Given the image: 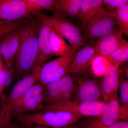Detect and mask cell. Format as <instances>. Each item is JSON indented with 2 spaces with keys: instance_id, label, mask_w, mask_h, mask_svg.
Returning a JSON list of instances; mask_svg holds the SVG:
<instances>
[{
  "instance_id": "1",
  "label": "cell",
  "mask_w": 128,
  "mask_h": 128,
  "mask_svg": "<svg viewBox=\"0 0 128 128\" xmlns=\"http://www.w3.org/2000/svg\"><path fill=\"white\" fill-rule=\"evenodd\" d=\"M36 17L37 19L27 22L22 26L19 48L14 60L16 71L24 76L32 73L36 66L38 37L41 21Z\"/></svg>"
},
{
  "instance_id": "2",
  "label": "cell",
  "mask_w": 128,
  "mask_h": 128,
  "mask_svg": "<svg viewBox=\"0 0 128 128\" xmlns=\"http://www.w3.org/2000/svg\"><path fill=\"white\" fill-rule=\"evenodd\" d=\"M14 117L26 128H31L35 125L63 128L73 125L82 117L76 114L62 111L14 114Z\"/></svg>"
},
{
  "instance_id": "3",
  "label": "cell",
  "mask_w": 128,
  "mask_h": 128,
  "mask_svg": "<svg viewBox=\"0 0 128 128\" xmlns=\"http://www.w3.org/2000/svg\"><path fill=\"white\" fill-rule=\"evenodd\" d=\"M41 66H36L32 73L24 76L14 86L10 94L2 101L0 109V128H5L14 118L13 107L15 102L29 88L38 81Z\"/></svg>"
},
{
  "instance_id": "4",
  "label": "cell",
  "mask_w": 128,
  "mask_h": 128,
  "mask_svg": "<svg viewBox=\"0 0 128 128\" xmlns=\"http://www.w3.org/2000/svg\"><path fill=\"white\" fill-rule=\"evenodd\" d=\"M34 16L46 21L50 26L67 40L70 46L73 49L79 50L84 44V39L80 28L66 19L62 14L54 13L52 16H48L40 12Z\"/></svg>"
},
{
  "instance_id": "5",
  "label": "cell",
  "mask_w": 128,
  "mask_h": 128,
  "mask_svg": "<svg viewBox=\"0 0 128 128\" xmlns=\"http://www.w3.org/2000/svg\"><path fill=\"white\" fill-rule=\"evenodd\" d=\"M106 102L101 101L80 102L77 100L63 101L58 103L44 105L41 112L62 111L80 114L82 117H98L102 113Z\"/></svg>"
},
{
  "instance_id": "6",
  "label": "cell",
  "mask_w": 128,
  "mask_h": 128,
  "mask_svg": "<svg viewBox=\"0 0 128 128\" xmlns=\"http://www.w3.org/2000/svg\"><path fill=\"white\" fill-rule=\"evenodd\" d=\"M44 99V85L39 82L29 88L17 100L13 113H36L42 111Z\"/></svg>"
},
{
  "instance_id": "7",
  "label": "cell",
  "mask_w": 128,
  "mask_h": 128,
  "mask_svg": "<svg viewBox=\"0 0 128 128\" xmlns=\"http://www.w3.org/2000/svg\"><path fill=\"white\" fill-rule=\"evenodd\" d=\"M116 25L113 12L102 7L86 25V35L91 39H99L113 32Z\"/></svg>"
},
{
  "instance_id": "8",
  "label": "cell",
  "mask_w": 128,
  "mask_h": 128,
  "mask_svg": "<svg viewBox=\"0 0 128 128\" xmlns=\"http://www.w3.org/2000/svg\"><path fill=\"white\" fill-rule=\"evenodd\" d=\"M22 26L10 32L0 39V52L4 59L5 67L7 68L14 67Z\"/></svg>"
},
{
  "instance_id": "9",
  "label": "cell",
  "mask_w": 128,
  "mask_h": 128,
  "mask_svg": "<svg viewBox=\"0 0 128 128\" xmlns=\"http://www.w3.org/2000/svg\"><path fill=\"white\" fill-rule=\"evenodd\" d=\"M30 16L24 0H0V20L26 19Z\"/></svg>"
},
{
  "instance_id": "10",
  "label": "cell",
  "mask_w": 128,
  "mask_h": 128,
  "mask_svg": "<svg viewBox=\"0 0 128 128\" xmlns=\"http://www.w3.org/2000/svg\"><path fill=\"white\" fill-rule=\"evenodd\" d=\"M75 92L76 100L80 102L100 101L102 98L100 83L93 78H79Z\"/></svg>"
},
{
  "instance_id": "11",
  "label": "cell",
  "mask_w": 128,
  "mask_h": 128,
  "mask_svg": "<svg viewBox=\"0 0 128 128\" xmlns=\"http://www.w3.org/2000/svg\"><path fill=\"white\" fill-rule=\"evenodd\" d=\"M106 103L100 115L91 122L86 127L98 128L101 126H108L121 120V105L118 94L114 95Z\"/></svg>"
},
{
  "instance_id": "12",
  "label": "cell",
  "mask_w": 128,
  "mask_h": 128,
  "mask_svg": "<svg viewBox=\"0 0 128 128\" xmlns=\"http://www.w3.org/2000/svg\"><path fill=\"white\" fill-rule=\"evenodd\" d=\"M97 55L94 46L87 44L83 46L76 53L69 73L83 74Z\"/></svg>"
},
{
  "instance_id": "13",
  "label": "cell",
  "mask_w": 128,
  "mask_h": 128,
  "mask_svg": "<svg viewBox=\"0 0 128 128\" xmlns=\"http://www.w3.org/2000/svg\"><path fill=\"white\" fill-rule=\"evenodd\" d=\"M123 34L119 28L111 33L99 38L95 44V50L97 55L108 58L124 41Z\"/></svg>"
},
{
  "instance_id": "14",
  "label": "cell",
  "mask_w": 128,
  "mask_h": 128,
  "mask_svg": "<svg viewBox=\"0 0 128 128\" xmlns=\"http://www.w3.org/2000/svg\"><path fill=\"white\" fill-rule=\"evenodd\" d=\"M120 73L119 66L111 64L104 76L100 83L104 102H107L110 98L118 94Z\"/></svg>"
},
{
  "instance_id": "15",
  "label": "cell",
  "mask_w": 128,
  "mask_h": 128,
  "mask_svg": "<svg viewBox=\"0 0 128 128\" xmlns=\"http://www.w3.org/2000/svg\"><path fill=\"white\" fill-rule=\"evenodd\" d=\"M39 18L41 23L38 37V52L36 66L41 67L53 56L49 42L50 26L46 21Z\"/></svg>"
},
{
  "instance_id": "16",
  "label": "cell",
  "mask_w": 128,
  "mask_h": 128,
  "mask_svg": "<svg viewBox=\"0 0 128 128\" xmlns=\"http://www.w3.org/2000/svg\"><path fill=\"white\" fill-rule=\"evenodd\" d=\"M49 42L53 56L58 57L66 56L73 50L66 43L62 35L50 26Z\"/></svg>"
},
{
  "instance_id": "17",
  "label": "cell",
  "mask_w": 128,
  "mask_h": 128,
  "mask_svg": "<svg viewBox=\"0 0 128 128\" xmlns=\"http://www.w3.org/2000/svg\"><path fill=\"white\" fill-rule=\"evenodd\" d=\"M102 0H83L81 8L76 17L82 26H86L98 10L103 7Z\"/></svg>"
},
{
  "instance_id": "18",
  "label": "cell",
  "mask_w": 128,
  "mask_h": 128,
  "mask_svg": "<svg viewBox=\"0 0 128 128\" xmlns=\"http://www.w3.org/2000/svg\"><path fill=\"white\" fill-rule=\"evenodd\" d=\"M83 0H55L57 12L69 18L76 17L81 8Z\"/></svg>"
},
{
  "instance_id": "19",
  "label": "cell",
  "mask_w": 128,
  "mask_h": 128,
  "mask_svg": "<svg viewBox=\"0 0 128 128\" xmlns=\"http://www.w3.org/2000/svg\"><path fill=\"white\" fill-rule=\"evenodd\" d=\"M77 52V50L73 49L69 55L58 57L55 59L45 63L40 68L38 81L55 71L63 64L74 57Z\"/></svg>"
},
{
  "instance_id": "20",
  "label": "cell",
  "mask_w": 128,
  "mask_h": 128,
  "mask_svg": "<svg viewBox=\"0 0 128 128\" xmlns=\"http://www.w3.org/2000/svg\"><path fill=\"white\" fill-rule=\"evenodd\" d=\"M44 85V105H51L61 102L60 79Z\"/></svg>"
},
{
  "instance_id": "21",
  "label": "cell",
  "mask_w": 128,
  "mask_h": 128,
  "mask_svg": "<svg viewBox=\"0 0 128 128\" xmlns=\"http://www.w3.org/2000/svg\"><path fill=\"white\" fill-rule=\"evenodd\" d=\"M60 89L61 102L71 100L72 96L75 93L76 86L70 73L67 72L60 78Z\"/></svg>"
},
{
  "instance_id": "22",
  "label": "cell",
  "mask_w": 128,
  "mask_h": 128,
  "mask_svg": "<svg viewBox=\"0 0 128 128\" xmlns=\"http://www.w3.org/2000/svg\"><path fill=\"white\" fill-rule=\"evenodd\" d=\"M119 88L120 89L121 116L124 120L128 118V81L122 72L119 76Z\"/></svg>"
},
{
  "instance_id": "23",
  "label": "cell",
  "mask_w": 128,
  "mask_h": 128,
  "mask_svg": "<svg viewBox=\"0 0 128 128\" xmlns=\"http://www.w3.org/2000/svg\"><path fill=\"white\" fill-rule=\"evenodd\" d=\"M31 15L35 16L42 10H51L56 13L55 0H24Z\"/></svg>"
},
{
  "instance_id": "24",
  "label": "cell",
  "mask_w": 128,
  "mask_h": 128,
  "mask_svg": "<svg viewBox=\"0 0 128 128\" xmlns=\"http://www.w3.org/2000/svg\"><path fill=\"white\" fill-rule=\"evenodd\" d=\"M116 25L122 34L128 36V4L117 9L113 12Z\"/></svg>"
},
{
  "instance_id": "25",
  "label": "cell",
  "mask_w": 128,
  "mask_h": 128,
  "mask_svg": "<svg viewBox=\"0 0 128 128\" xmlns=\"http://www.w3.org/2000/svg\"><path fill=\"white\" fill-rule=\"evenodd\" d=\"M111 64L120 66L128 62V42L124 40L116 50L108 57Z\"/></svg>"
},
{
  "instance_id": "26",
  "label": "cell",
  "mask_w": 128,
  "mask_h": 128,
  "mask_svg": "<svg viewBox=\"0 0 128 128\" xmlns=\"http://www.w3.org/2000/svg\"><path fill=\"white\" fill-rule=\"evenodd\" d=\"M111 65L108 58L97 55L93 60L91 65L94 74L99 76H104Z\"/></svg>"
},
{
  "instance_id": "27",
  "label": "cell",
  "mask_w": 128,
  "mask_h": 128,
  "mask_svg": "<svg viewBox=\"0 0 128 128\" xmlns=\"http://www.w3.org/2000/svg\"><path fill=\"white\" fill-rule=\"evenodd\" d=\"M14 67L7 68L5 66L3 71L0 73V98L2 101L5 98L4 92L10 84L13 79Z\"/></svg>"
},
{
  "instance_id": "28",
  "label": "cell",
  "mask_w": 128,
  "mask_h": 128,
  "mask_svg": "<svg viewBox=\"0 0 128 128\" xmlns=\"http://www.w3.org/2000/svg\"><path fill=\"white\" fill-rule=\"evenodd\" d=\"M26 19L12 21L0 20V39L13 30L25 25Z\"/></svg>"
},
{
  "instance_id": "29",
  "label": "cell",
  "mask_w": 128,
  "mask_h": 128,
  "mask_svg": "<svg viewBox=\"0 0 128 128\" xmlns=\"http://www.w3.org/2000/svg\"><path fill=\"white\" fill-rule=\"evenodd\" d=\"M104 5L111 9H118L128 4V0H103Z\"/></svg>"
},
{
  "instance_id": "30",
  "label": "cell",
  "mask_w": 128,
  "mask_h": 128,
  "mask_svg": "<svg viewBox=\"0 0 128 128\" xmlns=\"http://www.w3.org/2000/svg\"><path fill=\"white\" fill-rule=\"evenodd\" d=\"M98 128H128V121H118L108 126H101Z\"/></svg>"
},
{
  "instance_id": "31",
  "label": "cell",
  "mask_w": 128,
  "mask_h": 128,
  "mask_svg": "<svg viewBox=\"0 0 128 128\" xmlns=\"http://www.w3.org/2000/svg\"><path fill=\"white\" fill-rule=\"evenodd\" d=\"M5 128H26L20 123L15 122L12 121Z\"/></svg>"
},
{
  "instance_id": "32",
  "label": "cell",
  "mask_w": 128,
  "mask_h": 128,
  "mask_svg": "<svg viewBox=\"0 0 128 128\" xmlns=\"http://www.w3.org/2000/svg\"><path fill=\"white\" fill-rule=\"evenodd\" d=\"M5 68L4 63L2 54L0 52V73H1Z\"/></svg>"
},
{
  "instance_id": "33",
  "label": "cell",
  "mask_w": 128,
  "mask_h": 128,
  "mask_svg": "<svg viewBox=\"0 0 128 128\" xmlns=\"http://www.w3.org/2000/svg\"><path fill=\"white\" fill-rule=\"evenodd\" d=\"M80 128V127H77V126H74V125H70V126H67V127H65V128ZM87 128V127H85L84 128Z\"/></svg>"
},
{
  "instance_id": "34",
  "label": "cell",
  "mask_w": 128,
  "mask_h": 128,
  "mask_svg": "<svg viewBox=\"0 0 128 128\" xmlns=\"http://www.w3.org/2000/svg\"><path fill=\"white\" fill-rule=\"evenodd\" d=\"M31 128H48L44 126H32Z\"/></svg>"
}]
</instances>
